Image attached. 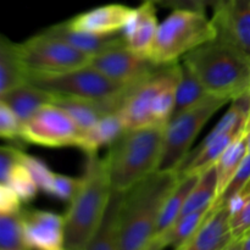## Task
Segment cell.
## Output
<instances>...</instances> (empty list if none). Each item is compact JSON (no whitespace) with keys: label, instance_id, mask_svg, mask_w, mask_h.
Listing matches in <instances>:
<instances>
[{"label":"cell","instance_id":"cell-1","mask_svg":"<svg viewBox=\"0 0 250 250\" xmlns=\"http://www.w3.org/2000/svg\"><path fill=\"white\" fill-rule=\"evenodd\" d=\"M180 172L156 171L126 192L120 212L119 250H144L156 233L166 200L177 187Z\"/></svg>","mask_w":250,"mask_h":250},{"label":"cell","instance_id":"cell-2","mask_svg":"<svg viewBox=\"0 0 250 250\" xmlns=\"http://www.w3.org/2000/svg\"><path fill=\"white\" fill-rule=\"evenodd\" d=\"M207 92L229 102L250 93V55L222 37L198 46L183 58Z\"/></svg>","mask_w":250,"mask_h":250},{"label":"cell","instance_id":"cell-3","mask_svg":"<svg viewBox=\"0 0 250 250\" xmlns=\"http://www.w3.org/2000/svg\"><path fill=\"white\" fill-rule=\"evenodd\" d=\"M81 186L70 202L65 219V242L68 250H87L104 217L112 194L106 163L98 154L87 155Z\"/></svg>","mask_w":250,"mask_h":250},{"label":"cell","instance_id":"cell-4","mask_svg":"<svg viewBox=\"0 0 250 250\" xmlns=\"http://www.w3.org/2000/svg\"><path fill=\"white\" fill-rule=\"evenodd\" d=\"M164 131L165 127L125 129L110 144L104 159L112 190L128 192L158 171L163 155Z\"/></svg>","mask_w":250,"mask_h":250},{"label":"cell","instance_id":"cell-5","mask_svg":"<svg viewBox=\"0 0 250 250\" xmlns=\"http://www.w3.org/2000/svg\"><path fill=\"white\" fill-rule=\"evenodd\" d=\"M181 63L163 65L131 90L117 114L126 129L165 127L172 117Z\"/></svg>","mask_w":250,"mask_h":250},{"label":"cell","instance_id":"cell-6","mask_svg":"<svg viewBox=\"0 0 250 250\" xmlns=\"http://www.w3.org/2000/svg\"><path fill=\"white\" fill-rule=\"evenodd\" d=\"M217 36L212 20L205 12L172 10L159 23L149 58L159 65L178 62L188 53Z\"/></svg>","mask_w":250,"mask_h":250},{"label":"cell","instance_id":"cell-7","mask_svg":"<svg viewBox=\"0 0 250 250\" xmlns=\"http://www.w3.org/2000/svg\"><path fill=\"white\" fill-rule=\"evenodd\" d=\"M229 100L209 95L192 109L172 117L164 131L163 155L158 171L178 172L193 149L195 138Z\"/></svg>","mask_w":250,"mask_h":250},{"label":"cell","instance_id":"cell-8","mask_svg":"<svg viewBox=\"0 0 250 250\" xmlns=\"http://www.w3.org/2000/svg\"><path fill=\"white\" fill-rule=\"evenodd\" d=\"M26 82L56 97L102 100L124 92L129 85L114 82L94 66L87 63L82 67L59 73H38L26 71Z\"/></svg>","mask_w":250,"mask_h":250},{"label":"cell","instance_id":"cell-9","mask_svg":"<svg viewBox=\"0 0 250 250\" xmlns=\"http://www.w3.org/2000/svg\"><path fill=\"white\" fill-rule=\"evenodd\" d=\"M19 53L24 68L29 72H66L90 62V58L84 53L43 31L19 43Z\"/></svg>","mask_w":250,"mask_h":250},{"label":"cell","instance_id":"cell-10","mask_svg":"<svg viewBox=\"0 0 250 250\" xmlns=\"http://www.w3.org/2000/svg\"><path fill=\"white\" fill-rule=\"evenodd\" d=\"M81 131L56 104L42 106L22 126L21 139L46 148L77 146Z\"/></svg>","mask_w":250,"mask_h":250},{"label":"cell","instance_id":"cell-11","mask_svg":"<svg viewBox=\"0 0 250 250\" xmlns=\"http://www.w3.org/2000/svg\"><path fill=\"white\" fill-rule=\"evenodd\" d=\"M90 65L122 85L138 84L163 66L149 56L136 53L127 45L93 56Z\"/></svg>","mask_w":250,"mask_h":250},{"label":"cell","instance_id":"cell-12","mask_svg":"<svg viewBox=\"0 0 250 250\" xmlns=\"http://www.w3.org/2000/svg\"><path fill=\"white\" fill-rule=\"evenodd\" d=\"M212 9L217 36L250 55V0H215Z\"/></svg>","mask_w":250,"mask_h":250},{"label":"cell","instance_id":"cell-13","mask_svg":"<svg viewBox=\"0 0 250 250\" xmlns=\"http://www.w3.org/2000/svg\"><path fill=\"white\" fill-rule=\"evenodd\" d=\"M24 239L28 250H68L65 219L45 210H23Z\"/></svg>","mask_w":250,"mask_h":250},{"label":"cell","instance_id":"cell-14","mask_svg":"<svg viewBox=\"0 0 250 250\" xmlns=\"http://www.w3.org/2000/svg\"><path fill=\"white\" fill-rule=\"evenodd\" d=\"M134 9L124 4H107L87 10L66 20L72 29L93 34H114L124 31Z\"/></svg>","mask_w":250,"mask_h":250},{"label":"cell","instance_id":"cell-15","mask_svg":"<svg viewBox=\"0 0 250 250\" xmlns=\"http://www.w3.org/2000/svg\"><path fill=\"white\" fill-rule=\"evenodd\" d=\"M233 239L229 207L216 204L187 246L178 250H224Z\"/></svg>","mask_w":250,"mask_h":250},{"label":"cell","instance_id":"cell-16","mask_svg":"<svg viewBox=\"0 0 250 250\" xmlns=\"http://www.w3.org/2000/svg\"><path fill=\"white\" fill-rule=\"evenodd\" d=\"M43 32L67 42L70 45L84 53L90 59L105 51L127 45L124 31L114 34H93L72 29L66 21L46 27Z\"/></svg>","mask_w":250,"mask_h":250},{"label":"cell","instance_id":"cell-17","mask_svg":"<svg viewBox=\"0 0 250 250\" xmlns=\"http://www.w3.org/2000/svg\"><path fill=\"white\" fill-rule=\"evenodd\" d=\"M159 28L155 4L144 1L136 7L124 28L127 46L142 55H150Z\"/></svg>","mask_w":250,"mask_h":250},{"label":"cell","instance_id":"cell-18","mask_svg":"<svg viewBox=\"0 0 250 250\" xmlns=\"http://www.w3.org/2000/svg\"><path fill=\"white\" fill-rule=\"evenodd\" d=\"M55 99V94L27 82L16 88H12L4 94H0V102L5 103L14 111L22 126L42 106L46 104H54Z\"/></svg>","mask_w":250,"mask_h":250},{"label":"cell","instance_id":"cell-19","mask_svg":"<svg viewBox=\"0 0 250 250\" xmlns=\"http://www.w3.org/2000/svg\"><path fill=\"white\" fill-rule=\"evenodd\" d=\"M125 194L112 190L102 224L90 239L87 250H119L120 212Z\"/></svg>","mask_w":250,"mask_h":250},{"label":"cell","instance_id":"cell-20","mask_svg":"<svg viewBox=\"0 0 250 250\" xmlns=\"http://www.w3.org/2000/svg\"><path fill=\"white\" fill-rule=\"evenodd\" d=\"M124 122L119 114H111L103 117L94 127L81 133L77 148L84 151L85 155L98 154L102 146L114 143L125 131Z\"/></svg>","mask_w":250,"mask_h":250},{"label":"cell","instance_id":"cell-21","mask_svg":"<svg viewBox=\"0 0 250 250\" xmlns=\"http://www.w3.org/2000/svg\"><path fill=\"white\" fill-rule=\"evenodd\" d=\"M26 83V68L19 53V43L0 38V94Z\"/></svg>","mask_w":250,"mask_h":250},{"label":"cell","instance_id":"cell-22","mask_svg":"<svg viewBox=\"0 0 250 250\" xmlns=\"http://www.w3.org/2000/svg\"><path fill=\"white\" fill-rule=\"evenodd\" d=\"M209 95L210 94L207 92L202 81L195 75L194 71L182 61L180 80H178L177 88H176V100L172 117L192 109L193 106L202 103Z\"/></svg>","mask_w":250,"mask_h":250},{"label":"cell","instance_id":"cell-23","mask_svg":"<svg viewBox=\"0 0 250 250\" xmlns=\"http://www.w3.org/2000/svg\"><path fill=\"white\" fill-rule=\"evenodd\" d=\"M200 175H186L182 176L181 181L178 182L177 187L173 189L170 197L166 200L165 205H164L163 210H161L160 217H159L158 226H156V233L155 237L159 234L164 233L167 231L173 224L178 220L181 212H182L183 207L186 204L188 195L195 187V185L199 181ZM154 237V238H155Z\"/></svg>","mask_w":250,"mask_h":250},{"label":"cell","instance_id":"cell-24","mask_svg":"<svg viewBox=\"0 0 250 250\" xmlns=\"http://www.w3.org/2000/svg\"><path fill=\"white\" fill-rule=\"evenodd\" d=\"M217 192H219V180H217L216 166L214 165L200 175L199 181L186 200L178 220L197 210L214 205L217 199Z\"/></svg>","mask_w":250,"mask_h":250},{"label":"cell","instance_id":"cell-25","mask_svg":"<svg viewBox=\"0 0 250 250\" xmlns=\"http://www.w3.org/2000/svg\"><path fill=\"white\" fill-rule=\"evenodd\" d=\"M247 154H248V148H247L246 137H244L243 133L224 151V154L216 161L215 166H216L217 180H219L217 199L224 193V190L226 189L229 181L232 180L236 171L238 170Z\"/></svg>","mask_w":250,"mask_h":250},{"label":"cell","instance_id":"cell-26","mask_svg":"<svg viewBox=\"0 0 250 250\" xmlns=\"http://www.w3.org/2000/svg\"><path fill=\"white\" fill-rule=\"evenodd\" d=\"M0 250H28L24 239L23 209L0 214Z\"/></svg>","mask_w":250,"mask_h":250},{"label":"cell","instance_id":"cell-27","mask_svg":"<svg viewBox=\"0 0 250 250\" xmlns=\"http://www.w3.org/2000/svg\"><path fill=\"white\" fill-rule=\"evenodd\" d=\"M5 185H9L17 193L22 203L32 202L37 197V193L39 190L33 176L31 175L22 160L14 166Z\"/></svg>","mask_w":250,"mask_h":250},{"label":"cell","instance_id":"cell-28","mask_svg":"<svg viewBox=\"0 0 250 250\" xmlns=\"http://www.w3.org/2000/svg\"><path fill=\"white\" fill-rule=\"evenodd\" d=\"M22 161H23L26 167L29 170L31 175L33 176L34 181H36V183L38 185L39 189L43 190L46 194H50L55 172H53L43 160H41V159L38 158H34V156L27 155V154L24 153Z\"/></svg>","mask_w":250,"mask_h":250},{"label":"cell","instance_id":"cell-29","mask_svg":"<svg viewBox=\"0 0 250 250\" xmlns=\"http://www.w3.org/2000/svg\"><path fill=\"white\" fill-rule=\"evenodd\" d=\"M250 180V154H247V156L244 158V160L242 161L241 166L238 167V170L236 171L234 176L232 177V180L229 181V186L226 187V189L224 190L221 195L219 197V199L216 200V204H225L229 199H231L232 197L237 194H241L243 192V189L246 188L247 183Z\"/></svg>","mask_w":250,"mask_h":250},{"label":"cell","instance_id":"cell-30","mask_svg":"<svg viewBox=\"0 0 250 250\" xmlns=\"http://www.w3.org/2000/svg\"><path fill=\"white\" fill-rule=\"evenodd\" d=\"M22 125L5 103L0 102V136L7 141L21 138Z\"/></svg>","mask_w":250,"mask_h":250},{"label":"cell","instance_id":"cell-31","mask_svg":"<svg viewBox=\"0 0 250 250\" xmlns=\"http://www.w3.org/2000/svg\"><path fill=\"white\" fill-rule=\"evenodd\" d=\"M81 186V178L70 177V176L55 173L54 175L53 187H51L50 195H54L58 199L68 202L75 198L76 193L78 192V188Z\"/></svg>","mask_w":250,"mask_h":250},{"label":"cell","instance_id":"cell-32","mask_svg":"<svg viewBox=\"0 0 250 250\" xmlns=\"http://www.w3.org/2000/svg\"><path fill=\"white\" fill-rule=\"evenodd\" d=\"M23 151L12 146H2L0 149V183L6 182L10 172L22 160Z\"/></svg>","mask_w":250,"mask_h":250},{"label":"cell","instance_id":"cell-33","mask_svg":"<svg viewBox=\"0 0 250 250\" xmlns=\"http://www.w3.org/2000/svg\"><path fill=\"white\" fill-rule=\"evenodd\" d=\"M22 200L9 185L0 183V214L21 211Z\"/></svg>","mask_w":250,"mask_h":250},{"label":"cell","instance_id":"cell-34","mask_svg":"<svg viewBox=\"0 0 250 250\" xmlns=\"http://www.w3.org/2000/svg\"><path fill=\"white\" fill-rule=\"evenodd\" d=\"M231 229L234 238H239L250 231V198L241 211L231 216Z\"/></svg>","mask_w":250,"mask_h":250},{"label":"cell","instance_id":"cell-35","mask_svg":"<svg viewBox=\"0 0 250 250\" xmlns=\"http://www.w3.org/2000/svg\"><path fill=\"white\" fill-rule=\"evenodd\" d=\"M215 0H165L163 6L172 10H192V11L205 12L208 6H212Z\"/></svg>","mask_w":250,"mask_h":250},{"label":"cell","instance_id":"cell-36","mask_svg":"<svg viewBox=\"0 0 250 250\" xmlns=\"http://www.w3.org/2000/svg\"><path fill=\"white\" fill-rule=\"evenodd\" d=\"M247 202H248V199H247L246 197H243L242 194H237L234 195V197H232L231 199L227 200L225 204L229 207V212H231V216H232V215L241 211V210L244 208V205L247 204Z\"/></svg>","mask_w":250,"mask_h":250},{"label":"cell","instance_id":"cell-37","mask_svg":"<svg viewBox=\"0 0 250 250\" xmlns=\"http://www.w3.org/2000/svg\"><path fill=\"white\" fill-rule=\"evenodd\" d=\"M241 247H242V237H239V238H234L233 241H232L224 250H241Z\"/></svg>","mask_w":250,"mask_h":250},{"label":"cell","instance_id":"cell-38","mask_svg":"<svg viewBox=\"0 0 250 250\" xmlns=\"http://www.w3.org/2000/svg\"><path fill=\"white\" fill-rule=\"evenodd\" d=\"M241 250H250V231L242 236Z\"/></svg>","mask_w":250,"mask_h":250},{"label":"cell","instance_id":"cell-39","mask_svg":"<svg viewBox=\"0 0 250 250\" xmlns=\"http://www.w3.org/2000/svg\"><path fill=\"white\" fill-rule=\"evenodd\" d=\"M241 194L243 195V197H246L247 199H249V198H250V180H249V182L247 183L246 188H244V189H243V192H242Z\"/></svg>","mask_w":250,"mask_h":250},{"label":"cell","instance_id":"cell-40","mask_svg":"<svg viewBox=\"0 0 250 250\" xmlns=\"http://www.w3.org/2000/svg\"><path fill=\"white\" fill-rule=\"evenodd\" d=\"M143 1H150V2H154V4L163 5L164 2H165V0H143Z\"/></svg>","mask_w":250,"mask_h":250},{"label":"cell","instance_id":"cell-41","mask_svg":"<svg viewBox=\"0 0 250 250\" xmlns=\"http://www.w3.org/2000/svg\"><path fill=\"white\" fill-rule=\"evenodd\" d=\"M214 2H215V1H214Z\"/></svg>","mask_w":250,"mask_h":250}]
</instances>
